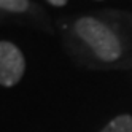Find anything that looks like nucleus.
Segmentation results:
<instances>
[{
	"mask_svg": "<svg viewBox=\"0 0 132 132\" xmlns=\"http://www.w3.org/2000/svg\"><path fill=\"white\" fill-rule=\"evenodd\" d=\"M100 132H132V116L119 115L113 118Z\"/></svg>",
	"mask_w": 132,
	"mask_h": 132,
	"instance_id": "7ed1b4c3",
	"label": "nucleus"
},
{
	"mask_svg": "<svg viewBox=\"0 0 132 132\" xmlns=\"http://www.w3.org/2000/svg\"><path fill=\"white\" fill-rule=\"evenodd\" d=\"M75 32L100 61L113 62L119 59L122 53L121 42L107 24L89 16L80 18L75 22Z\"/></svg>",
	"mask_w": 132,
	"mask_h": 132,
	"instance_id": "f257e3e1",
	"label": "nucleus"
},
{
	"mask_svg": "<svg viewBox=\"0 0 132 132\" xmlns=\"http://www.w3.org/2000/svg\"><path fill=\"white\" fill-rule=\"evenodd\" d=\"M48 2L54 6H64L65 3H67V0H48Z\"/></svg>",
	"mask_w": 132,
	"mask_h": 132,
	"instance_id": "39448f33",
	"label": "nucleus"
},
{
	"mask_svg": "<svg viewBox=\"0 0 132 132\" xmlns=\"http://www.w3.org/2000/svg\"><path fill=\"white\" fill-rule=\"evenodd\" d=\"M26 61L21 50L10 42H0V84L11 88L21 81Z\"/></svg>",
	"mask_w": 132,
	"mask_h": 132,
	"instance_id": "f03ea898",
	"label": "nucleus"
},
{
	"mask_svg": "<svg viewBox=\"0 0 132 132\" xmlns=\"http://www.w3.org/2000/svg\"><path fill=\"white\" fill-rule=\"evenodd\" d=\"M29 8V0H0V10L22 13Z\"/></svg>",
	"mask_w": 132,
	"mask_h": 132,
	"instance_id": "20e7f679",
	"label": "nucleus"
}]
</instances>
